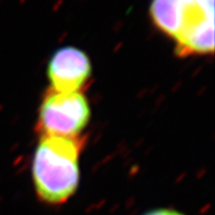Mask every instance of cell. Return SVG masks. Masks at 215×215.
<instances>
[{"instance_id":"1","label":"cell","mask_w":215,"mask_h":215,"mask_svg":"<svg viewBox=\"0 0 215 215\" xmlns=\"http://www.w3.org/2000/svg\"><path fill=\"white\" fill-rule=\"evenodd\" d=\"M150 16L185 57L214 51V0H153Z\"/></svg>"},{"instance_id":"5","label":"cell","mask_w":215,"mask_h":215,"mask_svg":"<svg viewBox=\"0 0 215 215\" xmlns=\"http://www.w3.org/2000/svg\"><path fill=\"white\" fill-rule=\"evenodd\" d=\"M145 215H183V214L171 209H157V210H153V211H149V213H145Z\"/></svg>"},{"instance_id":"3","label":"cell","mask_w":215,"mask_h":215,"mask_svg":"<svg viewBox=\"0 0 215 215\" xmlns=\"http://www.w3.org/2000/svg\"><path fill=\"white\" fill-rule=\"evenodd\" d=\"M90 117V105L83 93H60L50 88L40 105L37 130L40 137H80Z\"/></svg>"},{"instance_id":"4","label":"cell","mask_w":215,"mask_h":215,"mask_svg":"<svg viewBox=\"0 0 215 215\" xmlns=\"http://www.w3.org/2000/svg\"><path fill=\"white\" fill-rule=\"evenodd\" d=\"M51 89L60 93H83L91 80L92 65L82 50L65 47L54 53L48 64Z\"/></svg>"},{"instance_id":"2","label":"cell","mask_w":215,"mask_h":215,"mask_svg":"<svg viewBox=\"0 0 215 215\" xmlns=\"http://www.w3.org/2000/svg\"><path fill=\"white\" fill-rule=\"evenodd\" d=\"M85 142L82 137H40L33 157L32 177L42 201L62 204L76 192L79 158Z\"/></svg>"}]
</instances>
